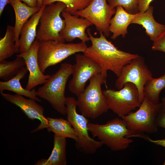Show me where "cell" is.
Masks as SVG:
<instances>
[{
    "label": "cell",
    "instance_id": "d590c367",
    "mask_svg": "<svg viewBox=\"0 0 165 165\" xmlns=\"http://www.w3.org/2000/svg\"><path fill=\"white\" fill-rule=\"evenodd\" d=\"M43 0H37V6L38 7L41 8L43 6L42 4Z\"/></svg>",
    "mask_w": 165,
    "mask_h": 165
},
{
    "label": "cell",
    "instance_id": "1f68e13d",
    "mask_svg": "<svg viewBox=\"0 0 165 165\" xmlns=\"http://www.w3.org/2000/svg\"><path fill=\"white\" fill-rule=\"evenodd\" d=\"M23 1L28 6L31 7H36L37 6V0H20Z\"/></svg>",
    "mask_w": 165,
    "mask_h": 165
},
{
    "label": "cell",
    "instance_id": "4316f807",
    "mask_svg": "<svg viewBox=\"0 0 165 165\" xmlns=\"http://www.w3.org/2000/svg\"><path fill=\"white\" fill-rule=\"evenodd\" d=\"M107 1L112 8L121 6L129 13L135 14L139 12L138 0H107Z\"/></svg>",
    "mask_w": 165,
    "mask_h": 165
},
{
    "label": "cell",
    "instance_id": "9c48e42d",
    "mask_svg": "<svg viewBox=\"0 0 165 165\" xmlns=\"http://www.w3.org/2000/svg\"><path fill=\"white\" fill-rule=\"evenodd\" d=\"M109 109L122 118L141 105L138 89L133 83L128 82L118 90L107 89L103 91Z\"/></svg>",
    "mask_w": 165,
    "mask_h": 165
},
{
    "label": "cell",
    "instance_id": "30bf717a",
    "mask_svg": "<svg viewBox=\"0 0 165 165\" xmlns=\"http://www.w3.org/2000/svg\"><path fill=\"white\" fill-rule=\"evenodd\" d=\"M152 77V73L145 64L144 58L140 56L124 67L120 75L116 80L115 86L119 90L127 82L133 83L138 89L141 103L144 98L145 85Z\"/></svg>",
    "mask_w": 165,
    "mask_h": 165
},
{
    "label": "cell",
    "instance_id": "3957f363",
    "mask_svg": "<svg viewBox=\"0 0 165 165\" xmlns=\"http://www.w3.org/2000/svg\"><path fill=\"white\" fill-rule=\"evenodd\" d=\"M161 106L160 103L154 104L144 97L138 110L121 118L129 130V138L138 137L147 140L148 137L146 134L156 132V118Z\"/></svg>",
    "mask_w": 165,
    "mask_h": 165
},
{
    "label": "cell",
    "instance_id": "e0dca14e",
    "mask_svg": "<svg viewBox=\"0 0 165 165\" xmlns=\"http://www.w3.org/2000/svg\"><path fill=\"white\" fill-rule=\"evenodd\" d=\"M153 7L150 5L145 12H139L130 23L141 25L145 29L146 34L153 42L165 30V25L158 23L155 20L153 15Z\"/></svg>",
    "mask_w": 165,
    "mask_h": 165
},
{
    "label": "cell",
    "instance_id": "d6a6232c",
    "mask_svg": "<svg viewBox=\"0 0 165 165\" xmlns=\"http://www.w3.org/2000/svg\"><path fill=\"white\" fill-rule=\"evenodd\" d=\"M9 0H0V15L2 14L4 8L7 3H9Z\"/></svg>",
    "mask_w": 165,
    "mask_h": 165
},
{
    "label": "cell",
    "instance_id": "e575fe53",
    "mask_svg": "<svg viewBox=\"0 0 165 165\" xmlns=\"http://www.w3.org/2000/svg\"><path fill=\"white\" fill-rule=\"evenodd\" d=\"M160 103L161 106L160 112H165V96L162 98V102Z\"/></svg>",
    "mask_w": 165,
    "mask_h": 165
},
{
    "label": "cell",
    "instance_id": "f1b7e54d",
    "mask_svg": "<svg viewBox=\"0 0 165 165\" xmlns=\"http://www.w3.org/2000/svg\"><path fill=\"white\" fill-rule=\"evenodd\" d=\"M153 0H138V9L140 12L145 11Z\"/></svg>",
    "mask_w": 165,
    "mask_h": 165
},
{
    "label": "cell",
    "instance_id": "9a60e30c",
    "mask_svg": "<svg viewBox=\"0 0 165 165\" xmlns=\"http://www.w3.org/2000/svg\"><path fill=\"white\" fill-rule=\"evenodd\" d=\"M38 46L39 42L35 40L28 50L16 55L22 57L25 61L26 67L29 73L25 89L29 90L38 85L44 84L51 75L44 74L40 70L37 57Z\"/></svg>",
    "mask_w": 165,
    "mask_h": 165
},
{
    "label": "cell",
    "instance_id": "7402d4cb",
    "mask_svg": "<svg viewBox=\"0 0 165 165\" xmlns=\"http://www.w3.org/2000/svg\"><path fill=\"white\" fill-rule=\"evenodd\" d=\"M53 141V148L47 159L48 165H66V138L54 134Z\"/></svg>",
    "mask_w": 165,
    "mask_h": 165
},
{
    "label": "cell",
    "instance_id": "ba28073f",
    "mask_svg": "<svg viewBox=\"0 0 165 165\" xmlns=\"http://www.w3.org/2000/svg\"><path fill=\"white\" fill-rule=\"evenodd\" d=\"M66 8V5L60 2L45 6L40 18V25L37 31L36 40L65 42L60 35L65 26V20L61 18L60 14Z\"/></svg>",
    "mask_w": 165,
    "mask_h": 165
},
{
    "label": "cell",
    "instance_id": "7a4b0ae2",
    "mask_svg": "<svg viewBox=\"0 0 165 165\" xmlns=\"http://www.w3.org/2000/svg\"><path fill=\"white\" fill-rule=\"evenodd\" d=\"M72 67L70 64L62 63L58 70L36 91L37 96L47 101L57 112L63 116L66 115V86L72 75Z\"/></svg>",
    "mask_w": 165,
    "mask_h": 165
},
{
    "label": "cell",
    "instance_id": "52a82bcc",
    "mask_svg": "<svg viewBox=\"0 0 165 165\" xmlns=\"http://www.w3.org/2000/svg\"><path fill=\"white\" fill-rule=\"evenodd\" d=\"M66 115L67 120L73 127L78 138L75 143L77 148L86 154H93L103 145L100 141L91 138L89 134V120L76 111L77 100L73 97H66Z\"/></svg>",
    "mask_w": 165,
    "mask_h": 165
},
{
    "label": "cell",
    "instance_id": "277c9868",
    "mask_svg": "<svg viewBox=\"0 0 165 165\" xmlns=\"http://www.w3.org/2000/svg\"><path fill=\"white\" fill-rule=\"evenodd\" d=\"M88 129L94 137L112 151L126 149L133 141L129 138V130L122 118L113 119L104 124L89 123Z\"/></svg>",
    "mask_w": 165,
    "mask_h": 165
},
{
    "label": "cell",
    "instance_id": "5b68a950",
    "mask_svg": "<svg viewBox=\"0 0 165 165\" xmlns=\"http://www.w3.org/2000/svg\"><path fill=\"white\" fill-rule=\"evenodd\" d=\"M38 60L44 73L49 67L55 65L76 53H83L87 48L86 43H65L53 40L38 41Z\"/></svg>",
    "mask_w": 165,
    "mask_h": 165
},
{
    "label": "cell",
    "instance_id": "5bb4252c",
    "mask_svg": "<svg viewBox=\"0 0 165 165\" xmlns=\"http://www.w3.org/2000/svg\"><path fill=\"white\" fill-rule=\"evenodd\" d=\"M61 14L65 21L64 28L60 33L63 41L71 42L78 38L82 42L86 43L90 40L85 31L86 28L93 25L91 22L86 19L79 18L64 11Z\"/></svg>",
    "mask_w": 165,
    "mask_h": 165
},
{
    "label": "cell",
    "instance_id": "7c38bea8",
    "mask_svg": "<svg viewBox=\"0 0 165 165\" xmlns=\"http://www.w3.org/2000/svg\"><path fill=\"white\" fill-rule=\"evenodd\" d=\"M116 12V9L111 8L107 0H93L88 6L75 11L73 15L87 19L95 26L99 33L108 37L110 20Z\"/></svg>",
    "mask_w": 165,
    "mask_h": 165
},
{
    "label": "cell",
    "instance_id": "ffe728a7",
    "mask_svg": "<svg viewBox=\"0 0 165 165\" xmlns=\"http://www.w3.org/2000/svg\"><path fill=\"white\" fill-rule=\"evenodd\" d=\"M28 70L26 67L22 68L14 77L10 80L0 82V93L5 90L11 91L16 94L24 96L29 98L35 100L37 101L41 102V101L37 97L36 91L34 88L29 90L22 87L20 80L23 79L27 73Z\"/></svg>",
    "mask_w": 165,
    "mask_h": 165
},
{
    "label": "cell",
    "instance_id": "4fadbf2b",
    "mask_svg": "<svg viewBox=\"0 0 165 165\" xmlns=\"http://www.w3.org/2000/svg\"><path fill=\"white\" fill-rule=\"evenodd\" d=\"M1 94L6 101L19 107L29 119L33 120L37 119L40 121V124L31 130V133L36 132L48 128V121L44 115V108L35 100L27 99L23 96L17 94H12L3 92Z\"/></svg>",
    "mask_w": 165,
    "mask_h": 165
},
{
    "label": "cell",
    "instance_id": "836d02e7",
    "mask_svg": "<svg viewBox=\"0 0 165 165\" xmlns=\"http://www.w3.org/2000/svg\"><path fill=\"white\" fill-rule=\"evenodd\" d=\"M35 165H48L47 159H42L38 160Z\"/></svg>",
    "mask_w": 165,
    "mask_h": 165
},
{
    "label": "cell",
    "instance_id": "6da1fadb",
    "mask_svg": "<svg viewBox=\"0 0 165 165\" xmlns=\"http://www.w3.org/2000/svg\"><path fill=\"white\" fill-rule=\"evenodd\" d=\"M91 45L87 47L84 54L97 63L101 68V76L103 84L106 85L107 72L110 70L119 77L124 66L140 56L118 49L107 40L102 32L99 37H94L90 29H87Z\"/></svg>",
    "mask_w": 165,
    "mask_h": 165
},
{
    "label": "cell",
    "instance_id": "8992f818",
    "mask_svg": "<svg viewBox=\"0 0 165 165\" xmlns=\"http://www.w3.org/2000/svg\"><path fill=\"white\" fill-rule=\"evenodd\" d=\"M89 80V84L77 97V106L82 114L87 118L95 119L107 112L109 108L101 89L103 83L101 74Z\"/></svg>",
    "mask_w": 165,
    "mask_h": 165
},
{
    "label": "cell",
    "instance_id": "d4e9b609",
    "mask_svg": "<svg viewBox=\"0 0 165 165\" xmlns=\"http://www.w3.org/2000/svg\"><path fill=\"white\" fill-rule=\"evenodd\" d=\"M26 66L24 59L16 56L13 61L0 62V78L5 81L9 80L16 75L23 68Z\"/></svg>",
    "mask_w": 165,
    "mask_h": 165
},
{
    "label": "cell",
    "instance_id": "484cf974",
    "mask_svg": "<svg viewBox=\"0 0 165 165\" xmlns=\"http://www.w3.org/2000/svg\"><path fill=\"white\" fill-rule=\"evenodd\" d=\"M93 0H43V5L47 6L55 2L64 3L66 8L64 11L73 15L76 11L82 10L88 6Z\"/></svg>",
    "mask_w": 165,
    "mask_h": 165
},
{
    "label": "cell",
    "instance_id": "f546056e",
    "mask_svg": "<svg viewBox=\"0 0 165 165\" xmlns=\"http://www.w3.org/2000/svg\"><path fill=\"white\" fill-rule=\"evenodd\" d=\"M156 122L158 127L165 129V112H159L156 117Z\"/></svg>",
    "mask_w": 165,
    "mask_h": 165
},
{
    "label": "cell",
    "instance_id": "83f0119b",
    "mask_svg": "<svg viewBox=\"0 0 165 165\" xmlns=\"http://www.w3.org/2000/svg\"><path fill=\"white\" fill-rule=\"evenodd\" d=\"M152 49L165 53V30L160 36L153 42Z\"/></svg>",
    "mask_w": 165,
    "mask_h": 165
},
{
    "label": "cell",
    "instance_id": "d6986e66",
    "mask_svg": "<svg viewBox=\"0 0 165 165\" xmlns=\"http://www.w3.org/2000/svg\"><path fill=\"white\" fill-rule=\"evenodd\" d=\"M138 13H129L122 6H117L115 15L111 18L109 23V30L112 33L111 38L115 39L120 35L125 37L128 33L129 25Z\"/></svg>",
    "mask_w": 165,
    "mask_h": 165
},
{
    "label": "cell",
    "instance_id": "8fae6325",
    "mask_svg": "<svg viewBox=\"0 0 165 165\" xmlns=\"http://www.w3.org/2000/svg\"><path fill=\"white\" fill-rule=\"evenodd\" d=\"M75 63L72 65V77L68 84L69 91L77 97L84 91L86 82L94 75L101 74L100 66L85 55H75Z\"/></svg>",
    "mask_w": 165,
    "mask_h": 165
},
{
    "label": "cell",
    "instance_id": "603a6c76",
    "mask_svg": "<svg viewBox=\"0 0 165 165\" xmlns=\"http://www.w3.org/2000/svg\"><path fill=\"white\" fill-rule=\"evenodd\" d=\"M165 88V73L157 78L152 77L145 83L144 89V97L154 104H159L160 94Z\"/></svg>",
    "mask_w": 165,
    "mask_h": 165
},
{
    "label": "cell",
    "instance_id": "ac0fdd59",
    "mask_svg": "<svg viewBox=\"0 0 165 165\" xmlns=\"http://www.w3.org/2000/svg\"><path fill=\"white\" fill-rule=\"evenodd\" d=\"M13 7L15 15V22L14 27L15 33V45L16 53H19V39L21 28L30 17L38 12L41 8L31 7L20 0H9V3Z\"/></svg>",
    "mask_w": 165,
    "mask_h": 165
},
{
    "label": "cell",
    "instance_id": "cb8c5ba5",
    "mask_svg": "<svg viewBox=\"0 0 165 165\" xmlns=\"http://www.w3.org/2000/svg\"><path fill=\"white\" fill-rule=\"evenodd\" d=\"M16 53L14 27L8 25L4 36L0 40V62Z\"/></svg>",
    "mask_w": 165,
    "mask_h": 165
},
{
    "label": "cell",
    "instance_id": "2e32d148",
    "mask_svg": "<svg viewBox=\"0 0 165 165\" xmlns=\"http://www.w3.org/2000/svg\"><path fill=\"white\" fill-rule=\"evenodd\" d=\"M46 6L43 5L40 10L32 16L22 26L19 39V54L28 50L34 42L37 35V27L43 11Z\"/></svg>",
    "mask_w": 165,
    "mask_h": 165
},
{
    "label": "cell",
    "instance_id": "4dcf8cb0",
    "mask_svg": "<svg viewBox=\"0 0 165 165\" xmlns=\"http://www.w3.org/2000/svg\"><path fill=\"white\" fill-rule=\"evenodd\" d=\"M147 140L152 143L157 145L162 146L165 148V139L157 140H153L148 137Z\"/></svg>",
    "mask_w": 165,
    "mask_h": 165
},
{
    "label": "cell",
    "instance_id": "44dd1931",
    "mask_svg": "<svg viewBox=\"0 0 165 165\" xmlns=\"http://www.w3.org/2000/svg\"><path fill=\"white\" fill-rule=\"evenodd\" d=\"M48 127L47 129L49 132H52L66 138L74 140L76 142L78 138L75 130L69 122L62 118L47 117Z\"/></svg>",
    "mask_w": 165,
    "mask_h": 165
}]
</instances>
